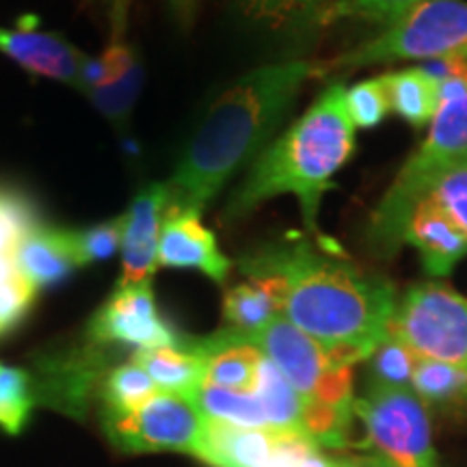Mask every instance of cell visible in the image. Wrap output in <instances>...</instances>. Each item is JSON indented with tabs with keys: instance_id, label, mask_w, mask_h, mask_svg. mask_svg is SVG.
I'll use <instances>...</instances> for the list:
<instances>
[{
	"instance_id": "4",
	"label": "cell",
	"mask_w": 467,
	"mask_h": 467,
	"mask_svg": "<svg viewBox=\"0 0 467 467\" xmlns=\"http://www.w3.org/2000/svg\"><path fill=\"white\" fill-rule=\"evenodd\" d=\"M243 336L299 392L303 429L309 440L318 446L342 448L353 416V366L337 364L327 348L284 317H275L255 334Z\"/></svg>"
},
{
	"instance_id": "12",
	"label": "cell",
	"mask_w": 467,
	"mask_h": 467,
	"mask_svg": "<svg viewBox=\"0 0 467 467\" xmlns=\"http://www.w3.org/2000/svg\"><path fill=\"white\" fill-rule=\"evenodd\" d=\"M167 213L165 182L148 184L137 192L130 208L124 213V238H121V279L119 284L151 282L159 268V241L162 219Z\"/></svg>"
},
{
	"instance_id": "15",
	"label": "cell",
	"mask_w": 467,
	"mask_h": 467,
	"mask_svg": "<svg viewBox=\"0 0 467 467\" xmlns=\"http://www.w3.org/2000/svg\"><path fill=\"white\" fill-rule=\"evenodd\" d=\"M203 359V383L217 388L254 392L262 366V350L234 329L192 342Z\"/></svg>"
},
{
	"instance_id": "40",
	"label": "cell",
	"mask_w": 467,
	"mask_h": 467,
	"mask_svg": "<svg viewBox=\"0 0 467 467\" xmlns=\"http://www.w3.org/2000/svg\"><path fill=\"white\" fill-rule=\"evenodd\" d=\"M334 467H366L364 459H348V461H337Z\"/></svg>"
},
{
	"instance_id": "22",
	"label": "cell",
	"mask_w": 467,
	"mask_h": 467,
	"mask_svg": "<svg viewBox=\"0 0 467 467\" xmlns=\"http://www.w3.org/2000/svg\"><path fill=\"white\" fill-rule=\"evenodd\" d=\"M411 392L426 409L440 413H467V368L420 359L411 377Z\"/></svg>"
},
{
	"instance_id": "23",
	"label": "cell",
	"mask_w": 467,
	"mask_h": 467,
	"mask_svg": "<svg viewBox=\"0 0 467 467\" xmlns=\"http://www.w3.org/2000/svg\"><path fill=\"white\" fill-rule=\"evenodd\" d=\"M254 394L265 409L266 422L277 433H303V400L275 364L262 359Z\"/></svg>"
},
{
	"instance_id": "28",
	"label": "cell",
	"mask_w": 467,
	"mask_h": 467,
	"mask_svg": "<svg viewBox=\"0 0 467 467\" xmlns=\"http://www.w3.org/2000/svg\"><path fill=\"white\" fill-rule=\"evenodd\" d=\"M420 202H429L467 238V154L437 175Z\"/></svg>"
},
{
	"instance_id": "20",
	"label": "cell",
	"mask_w": 467,
	"mask_h": 467,
	"mask_svg": "<svg viewBox=\"0 0 467 467\" xmlns=\"http://www.w3.org/2000/svg\"><path fill=\"white\" fill-rule=\"evenodd\" d=\"M223 314L230 329L255 334L275 317H282V290L271 277H249V282L225 292Z\"/></svg>"
},
{
	"instance_id": "27",
	"label": "cell",
	"mask_w": 467,
	"mask_h": 467,
	"mask_svg": "<svg viewBox=\"0 0 467 467\" xmlns=\"http://www.w3.org/2000/svg\"><path fill=\"white\" fill-rule=\"evenodd\" d=\"M42 223L37 206L25 191L0 184V258L14 255L17 244Z\"/></svg>"
},
{
	"instance_id": "14",
	"label": "cell",
	"mask_w": 467,
	"mask_h": 467,
	"mask_svg": "<svg viewBox=\"0 0 467 467\" xmlns=\"http://www.w3.org/2000/svg\"><path fill=\"white\" fill-rule=\"evenodd\" d=\"M159 266L192 268L213 282L223 284L232 271L214 234L197 213H165L159 241Z\"/></svg>"
},
{
	"instance_id": "34",
	"label": "cell",
	"mask_w": 467,
	"mask_h": 467,
	"mask_svg": "<svg viewBox=\"0 0 467 467\" xmlns=\"http://www.w3.org/2000/svg\"><path fill=\"white\" fill-rule=\"evenodd\" d=\"M35 285L20 271L0 282V334L25 318L35 301Z\"/></svg>"
},
{
	"instance_id": "29",
	"label": "cell",
	"mask_w": 467,
	"mask_h": 467,
	"mask_svg": "<svg viewBox=\"0 0 467 467\" xmlns=\"http://www.w3.org/2000/svg\"><path fill=\"white\" fill-rule=\"evenodd\" d=\"M124 214L113 217L102 223L83 227V230H66L69 249L78 266L93 265V262L109 260L121 249V238H124Z\"/></svg>"
},
{
	"instance_id": "32",
	"label": "cell",
	"mask_w": 467,
	"mask_h": 467,
	"mask_svg": "<svg viewBox=\"0 0 467 467\" xmlns=\"http://www.w3.org/2000/svg\"><path fill=\"white\" fill-rule=\"evenodd\" d=\"M344 104H347V113L353 126L364 128V130L383 124L385 117L392 113L383 76L361 80V83L348 87L347 96H344Z\"/></svg>"
},
{
	"instance_id": "26",
	"label": "cell",
	"mask_w": 467,
	"mask_h": 467,
	"mask_svg": "<svg viewBox=\"0 0 467 467\" xmlns=\"http://www.w3.org/2000/svg\"><path fill=\"white\" fill-rule=\"evenodd\" d=\"M161 389L151 381L148 372L137 361L115 368L104 385V400L109 407V418H126L154 399Z\"/></svg>"
},
{
	"instance_id": "31",
	"label": "cell",
	"mask_w": 467,
	"mask_h": 467,
	"mask_svg": "<svg viewBox=\"0 0 467 467\" xmlns=\"http://www.w3.org/2000/svg\"><path fill=\"white\" fill-rule=\"evenodd\" d=\"M368 361H370V383L411 389V377L420 358L400 340L388 334Z\"/></svg>"
},
{
	"instance_id": "10",
	"label": "cell",
	"mask_w": 467,
	"mask_h": 467,
	"mask_svg": "<svg viewBox=\"0 0 467 467\" xmlns=\"http://www.w3.org/2000/svg\"><path fill=\"white\" fill-rule=\"evenodd\" d=\"M89 336L100 344H130L139 350L180 344L156 307L151 282L117 284L110 299L93 317Z\"/></svg>"
},
{
	"instance_id": "19",
	"label": "cell",
	"mask_w": 467,
	"mask_h": 467,
	"mask_svg": "<svg viewBox=\"0 0 467 467\" xmlns=\"http://www.w3.org/2000/svg\"><path fill=\"white\" fill-rule=\"evenodd\" d=\"M134 361L148 372L161 392L192 400L203 383V359L192 342L178 347L143 348L134 355Z\"/></svg>"
},
{
	"instance_id": "25",
	"label": "cell",
	"mask_w": 467,
	"mask_h": 467,
	"mask_svg": "<svg viewBox=\"0 0 467 467\" xmlns=\"http://www.w3.org/2000/svg\"><path fill=\"white\" fill-rule=\"evenodd\" d=\"M329 5L331 0H241L243 14L249 20L273 31L320 26Z\"/></svg>"
},
{
	"instance_id": "24",
	"label": "cell",
	"mask_w": 467,
	"mask_h": 467,
	"mask_svg": "<svg viewBox=\"0 0 467 467\" xmlns=\"http://www.w3.org/2000/svg\"><path fill=\"white\" fill-rule=\"evenodd\" d=\"M192 402L208 420H219V422L244 426V429H271L265 409L254 392H236V389L202 383V388L192 396Z\"/></svg>"
},
{
	"instance_id": "1",
	"label": "cell",
	"mask_w": 467,
	"mask_h": 467,
	"mask_svg": "<svg viewBox=\"0 0 467 467\" xmlns=\"http://www.w3.org/2000/svg\"><path fill=\"white\" fill-rule=\"evenodd\" d=\"M247 277H271L282 290V317L314 337L342 366L366 361L388 337L396 290L329 249L303 238L260 244L238 260Z\"/></svg>"
},
{
	"instance_id": "39",
	"label": "cell",
	"mask_w": 467,
	"mask_h": 467,
	"mask_svg": "<svg viewBox=\"0 0 467 467\" xmlns=\"http://www.w3.org/2000/svg\"><path fill=\"white\" fill-rule=\"evenodd\" d=\"M364 463H366V467H396L394 463H389L388 459L381 457V454H375V457H366Z\"/></svg>"
},
{
	"instance_id": "6",
	"label": "cell",
	"mask_w": 467,
	"mask_h": 467,
	"mask_svg": "<svg viewBox=\"0 0 467 467\" xmlns=\"http://www.w3.org/2000/svg\"><path fill=\"white\" fill-rule=\"evenodd\" d=\"M467 48L465 0H424L392 26L336 57L329 69H359L396 61H433Z\"/></svg>"
},
{
	"instance_id": "37",
	"label": "cell",
	"mask_w": 467,
	"mask_h": 467,
	"mask_svg": "<svg viewBox=\"0 0 467 467\" xmlns=\"http://www.w3.org/2000/svg\"><path fill=\"white\" fill-rule=\"evenodd\" d=\"M299 467H334V461L327 459L325 454L320 452L318 443H314V446L307 451L306 457H303Z\"/></svg>"
},
{
	"instance_id": "30",
	"label": "cell",
	"mask_w": 467,
	"mask_h": 467,
	"mask_svg": "<svg viewBox=\"0 0 467 467\" xmlns=\"http://www.w3.org/2000/svg\"><path fill=\"white\" fill-rule=\"evenodd\" d=\"M424 0H331L325 11L320 26L334 25L340 20H364L383 28L392 26L402 16Z\"/></svg>"
},
{
	"instance_id": "13",
	"label": "cell",
	"mask_w": 467,
	"mask_h": 467,
	"mask_svg": "<svg viewBox=\"0 0 467 467\" xmlns=\"http://www.w3.org/2000/svg\"><path fill=\"white\" fill-rule=\"evenodd\" d=\"M128 26H110V37L100 63L104 67L102 83L87 87L83 96L107 119L119 128L130 117L139 93L143 89L145 69L134 46L126 37Z\"/></svg>"
},
{
	"instance_id": "2",
	"label": "cell",
	"mask_w": 467,
	"mask_h": 467,
	"mask_svg": "<svg viewBox=\"0 0 467 467\" xmlns=\"http://www.w3.org/2000/svg\"><path fill=\"white\" fill-rule=\"evenodd\" d=\"M323 74L318 63H268L221 93L165 182L167 213L202 214L234 173L258 159L303 85Z\"/></svg>"
},
{
	"instance_id": "33",
	"label": "cell",
	"mask_w": 467,
	"mask_h": 467,
	"mask_svg": "<svg viewBox=\"0 0 467 467\" xmlns=\"http://www.w3.org/2000/svg\"><path fill=\"white\" fill-rule=\"evenodd\" d=\"M33 407L31 381L26 372L0 364V426L7 433H17Z\"/></svg>"
},
{
	"instance_id": "7",
	"label": "cell",
	"mask_w": 467,
	"mask_h": 467,
	"mask_svg": "<svg viewBox=\"0 0 467 467\" xmlns=\"http://www.w3.org/2000/svg\"><path fill=\"white\" fill-rule=\"evenodd\" d=\"M388 334L420 359L467 368V296L451 285H411L396 301Z\"/></svg>"
},
{
	"instance_id": "9",
	"label": "cell",
	"mask_w": 467,
	"mask_h": 467,
	"mask_svg": "<svg viewBox=\"0 0 467 467\" xmlns=\"http://www.w3.org/2000/svg\"><path fill=\"white\" fill-rule=\"evenodd\" d=\"M203 416L184 396L159 392L126 418H109V433L128 451H178L197 457Z\"/></svg>"
},
{
	"instance_id": "11",
	"label": "cell",
	"mask_w": 467,
	"mask_h": 467,
	"mask_svg": "<svg viewBox=\"0 0 467 467\" xmlns=\"http://www.w3.org/2000/svg\"><path fill=\"white\" fill-rule=\"evenodd\" d=\"M0 52L35 76L83 91L91 58L58 33L0 26Z\"/></svg>"
},
{
	"instance_id": "18",
	"label": "cell",
	"mask_w": 467,
	"mask_h": 467,
	"mask_svg": "<svg viewBox=\"0 0 467 467\" xmlns=\"http://www.w3.org/2000/svg\"><path fill=\"white\" fill-rule=\"evenodd\" d=\"M17 271L35 285V290L61 284L78 268L69 249L66 227L39 223L17 244Z\"/></svg>"
},
{
	"instance_id": "16",
	"label": "cell",
	"mask_w": 467,
	"mask_h": 467,
	"mask_svg": "<svg viewBox=\"0 0 467 467\" xmlns=\"http://www.w3.org/2000/svg\"><path fill=\"white\" fill-rule=\"evenodd\" d=\"M402 243L416 247L426 273L433 277H446L467 255V238L429 202L413 208Z\"/></svg>"
},
{
	"instance_id": "8",
	"label": "cell",
	"mask_w": 467,
	"mask_h": 467,
	"mask_svg": "<svg viewBox=\"0 0 467 467\" xmlns=\"http://www.w3.org/2000/svg\"><path fill=\"white\" fill-rule=\"evenodd\" d=\"M370 446L396 467H437L429 409L409 388L370 383L353 402Z\"/></svg>"
},
{
	"instance_id": "17",
	"label": "cell",
	"mask_w": 467,
	"mask_h": 467,
	"mask_svg": "<svg viewBox=\"0 0 467 467\" xmlns=\"http://www.w3.org/2000/svg\"><path fill=\"white\" fill-rule=\"evenodd\" d=\"M279 433L203 418L197 459L213 467H265Z\"/></svg>"
},
{
	"instance_id": "38",
	"label": "cell",
	"mask_w": 467,
	"mask_h": 467,
	"mask_svg": "<svg viewBox=\"0 0 467 467\" xmlns=\"http://www.w3.org/2000/svg\"><path fill=\"white\" fill-rule=\"evenodd\" d=\"M175 14H178L182 20H191L192 11H195L197 0H169Z\"/></svg>"
},
{
	"instance_id": "35",
	"label": "cell",
	"mask_w": 467,
	"mask_h": 467,
	"mask_svg": "<svg viewBox=\"0 0 467 467\" xmlns=\"http://www.w3.org/2000/svg\"><path fill=\"white\" fill-rule=\"evenodd\" d=\"M314 441L303 433H279L265 467H299Z\"/></svg>"
},
{
	"instance_id": "5",
	"label": "cell",
	"mask_w": 467,
	"mask_h": 467,
	"mask_svg": "<svg viewBox=\"0 0 467 467\" xmlns=\"http://www.w3.org/2000/svg\"><path fill=\"white\" fill-rule=\"evenodd\" d=\"M467 154V91L454 100L441 102L435 119L431 121L429 137L418 151L409 156L392 186L368 221L366 241L379 258H392L402 247L405 227L413 208L424 197L426 189L452 162Z\"/></svg>"
},
{
	"instance_id": "3",
	"label": "cell",
	"mask_w": 467,
	"mask_h": 467,
	"mask_svg": "<svg viewBox=\"0 0 467 467\" xmlns=\"http://www.w3.org/2000/svg\"><path fill=\"white\" fill-rule=\"evenodd\" d=\"M344 96L342 83L329 85L282 137L260 151L227 200L223 221L236 223L273 197L295 195L303 223L309 232H318L323 195L355 151L358 128L347 113Z\"/></svg>"
},
{
	"instance_id": "21",
	"label": "cell",
	"mask_w": 467,
	"mask_h": 467,
	"mask_svg": "<svg viewBox=\"0 0 467 467\" xmlns=\"http://www.w3.org/2000/svg\"><path fill=\"white\" fill-rule=\"evenodd\" d=\"M388 89L389 110L405 119L409 126L424 128L440 110V85L418 66L399 69L383 76Z\"/></svg>"
},
{
	"instance_id": "36",
	"label": "cell",
	"mask_w": 467,
	"mask_h": 467,
	"mask_svg": "<svg viewBox=\"0 0 467 467\" xmlns=\"http://www.w3.org/2000/svg\"><path fill=\"white\" fill-rule=\"evenodd\" d=\"M107 3L110 25H128V14H130L132 0H107Z\"/></svg>"
}]
</instances>
